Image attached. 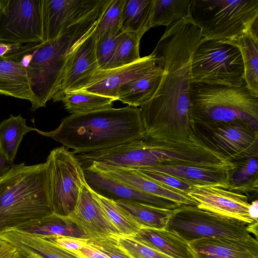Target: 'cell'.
<instances>
[{
  "mask_svg": "<svg viewBox=\"0 0 258 258\" xmlns=\"http://www.w3.org/2000/svg\"><path fill=\"white\" fill-rule=\"evenodd\" d=\"M124 1H111L97 24L96 38L110 30L115 29L120 31Z\"/></svg>",
  "mask_w": 258,
  "mask_h": 258,
  "instance_id": "cell-36",
  "label": "cell"
},
{
  "mask_svg": "<svg viewBox=\"0 0 258 258\" xmlns=\"http://www.w3.org/2000/svg\"><path fill=\"white\" fill-rule=\"evenodd\" d=\"M247 224L196 206L182 205L175 209L165 229L187 242L203 238L246 240L252 236Z\"/></svg>",
  "mask_w": 258,
  "mask_h": 258,
  "instance_id": "cell-8",
  "label": "cell"
},
{
  "mask_svg": "<svg viewBox=\"0 0 258 258\" xmlns=\"http://www.w3.org/2000/svg\"><path fill=\"white\" fill-rule=\"evenodd\" d=\"M34 131L72 149L75 154L109 149L145 138L140 110L128 105L71 114L54 130Z\"/></svg>",
  "mask_w": 258,
  "mask_h": 258,
  "instance_id": "cell-3",
  "label": "cell"
},
{
  "mask_svg": "<svg viewBox=\"0 0 258 258\" xmlns=\"http://www.w3.org/2000/svg\"><path fill=\"white\" fill-rule=\"evenodd\" d=\"M189 244L195 258H258L257 240L203 238Z\"/></svg>",
  "mask_w": 258,
  "mask_h": 258,
  "instance_id": "cell-20",
  "label": "cell"
},
{
  "mask_svg": "<svg viewBox=\"0 0 258 258\" xmlns=\"http://www.w3.org/2000/svg\"><path fill=\"white\" fill-rule=\"evenodd\" d=\"M83 169L86 182L91 189L107 199L113 201H134L171 210L180 206L170 200L138 190L97 171L88 168H83Z\"/></svg>",
  "mask_w": 258,
  "mask_h": 258,
  "instance_id": "cell-17",
  "label": "cell"
},
{
  "mask_svg": "<svg viewBox=\"0 0 258 258\" xmlns=\"http://www.w3.org/2000/svg\"><path fill=\"white\" fill-rule=\"evenodd\" d=\"M75 254L80 258H109L88 244L81 247Z\"/></svg>",
  "mask_w": 258,
  "mask_h": 258,
  "instance_id": "cell-41",
  "label": "cell"
},
{
  "mask_svg": "<svg viewBox=\"0 0 258 258\" xmlns=\"http://www.w3.org/2000/svg\"><path fill=\"white\" fill-rule=\"evenodd\" d=\"M0 239L14 246L24 254H34L42 258H80L47 238L20 229H10L0 233Z\"/></svg>",
  "mask_w": 258,
  "mask_h": 258,
  "instance_id": "cell-21",
  "label": "cell"
},
{
  "mask_svg": "<svg viewBox=\"0 0 258 258\" xmlns=\"http://www.w3.org/2000/svg\"><path fill=\"white\" fill-rule=\"evenodd\" d=\"M19 255L14 246L0 239V258H17Z\"/></svg>",
  "mask_w": 258,
  "mask_h": 258,
  "instance_id": "cell-42",
  "label": "cell"
},
{
  "mask_svg": "<svg viewBox=\"0 0 258 258\" xmlns=\"http://www.w3.org/2000/svg\"><path fill=\"white\" fill-rule=\"evenodd\" d=\"M53 213L46 162L13 165L0 179V233L32 227Z\"/></svg>",
  "mask_w": 258,
  "mask_h": 258,
  "instance_id": "cell-4",
  "label": "cell"
},
{
  "mask_svg": "<svg viewBox=\"0 0 258 258\" xmlns=\"http://www.w3.org/2000/svg\"><path fill=\"white\" fill-rule=\"evenodd\" d=\"M22 45L0 41V57L6 56L17 51Z\"/></svg>",
  "mask_w": 258,
  "mask_h": 258,
  "instance_id": "cell-43",
  "label": "cell"
},
{
  "mask_svg": "<svg viewBox=\"0 0 258 258\" xmlns=\"http://www.w3.org/2000/svg\"><path fill=\"white\" fill-rule=\"evenodd\" d=\"M257 157H251L234 162L235 167L230 174L227 189L241 194L257 191Z\"/></svg>",
  "mask_w": 258,
  "mask_h": 258,
  "instance_id": "cell-31",
  "label": "cell"
},
{
  "mask_svg": "<svg viewBox=\"0 0 258 258\" xmlns=\"http://www.w3.org/2000/svg\"><path fill=\"white\" fill-rule=\"evenodd\" d=\"M129 237L172 258H195L189 243L166 229L142 227Z\"/></svg>",
  "mask_w": 258,
  "mask_h": 258,
  "instance_id": "cell-22",
  "label": "cell"
},
{
  "mask_svg": "<svg viewBox=\"0 0 258 258\" xmlns=\"http://www.w3.org/2000/svg\"><path fill=\"white\" fill-rule=\"evenodd\" d=\"M17 258H32L30 255H25L19 253V256Z\"/></svg>",
  "mask_w": 258,
  "mask_h": 258,
  "instance_id": "cell-47",
  "label": "cell"
},
{
  "mask_svg": "<svg viewBox=\"0 0 258 258\" xmlns=\"http://www.w3.org/2000/svg\"><path fill=\"white\" fill-rule=\"evenodd\" d=\"M87 244L109 258H131L119 246L116 236L108 237L96 241L88 240Z\"/></svg>",
  "mask_w": 258,
  "mask_h": 258,
  "instance_id": "cell-39",
  "label": "cell"
},
{
  "mask_svg": "<svg viewBox=\"0 0 258 258\" xmlns=\"http://www.w3.org/2000/svg\"><path fill=\"white\" fill-rule=\"evenodd\" d=\"M13 165L9 162L0 150V179L9 171Z\"/></svg>",
  "mask_w": 258,
  "mask_h": 258,
  "instance_id": "cell-44",
  "label": "cell"
},
{
  "mask_svg": "<svg viewBox=\"0 0 258 258\" xmlns=\"http://www.w3.org/2000/svg\"><path fill=\"white\" fill-rule=\"evenodd\" d=\"M43 0H0V41L43 42Z\"/></svg>",
  "mask_w": 258,
  "mask_h": 258,
  "instance_id": "cell-10",
  "label": "cell"
},
{
  "mask_svg": "<svg viewBox=\"0 0 258 258\" xmlns=\"http://www.w3.org/2000/svg\"><path fill=\"white\" fill-rule=\"evenodd\" d=\"M165 73L158 64L144 76L122 86L118 91V100L128 106L140 107L153 96Z\"/></svg>",
  "mask_w": 258,
  "mask_h": 258,
  "instance_id": "cell-24",
  "label": "cell"
},
{
  "mask_svg": "<svg viewBox=\"0 0 258 258\" xmlns=\"http://www.w3.org/2000/svg\"><path fill=\"white\" fill-rule=\"evenodd\" d=\"M69 217L83 231L89 241L120 235L86 182L81 187L75 208Z\"/></svg>",
  "mask_w": 258,
  "mask_h": 258,
  "instance_id": "cell-16",
  "label": "cell"
},
{
  "mask_svg": "<svg viewBox=\"0 0 258 258\" xmlns=\"http://www.w3.org/2000/svg\"><path fill=\"white\" fill-rule=\"evenodd\" d=\"M247 230L248 232L254 234L256 238L257 237V221H254L251 224H248L247 226Z\"/></svg>",
  "mask_w": 258,
  "mask_h": 258,
  "instance_id": "cell-46",
  "label": "cell"
},
{
  "mask_svg": "<svg viewBox=\"0 0 258 258\" xmlns=\"http://www.w3.org/2000/svg\"><path fill=\"white\" fill-rule=\"evenodd\" d=\"M193 124L195 132L226 157L238 161L257 157V129L243 122Z\"/></svg>",
  "mask_w": 258,
  "mask_h": 258,
  "instance_id": "cell-11",
  "label": "cell"
},
{
  "mask_svg": "<svg viewBox=\"0 0 258 258\" xmlns=\"http://www.w3.org/2000/svg\"><path fill=\"white\" fill-rule=\"evenodd\" d=\"M45 237L61 247L74 254L81 247L86 245L88 240L60 235Z\"/></svg>",
  "mask_w": 258,
  "mask_h": 258,
  "instance_id": "cell-40",
  "label": "cell"
},
{
  "mask_svg": "<svg viewBox=\"0 0 258 258\" xmlns=\"http://www.w3.org/2000/svg\"><path fill=\"white\" fill-rule=\"evenodd\" d=\"M199 208L250 224L254 221L249 216L250 204L242 194L212 185H195L187 194Z\"/></svg>",
  "mask_w": 258,
  "mask_h": 258,
  "instance_id": "cell-13",
  "label": "cell"
},
{
  "mask_svg": "<svg viewBox=\"0 0 258 258\" xmlns=\"http://www.w3.org/2000/svg\"><path fill=\"white\" fill-rule=\"evenodd\" d=\"M191 82L237 86L246 83L240 50L233 45L202 37L192 56Z\"/></svg>",
  "mask_w": 258,
  "mask_h": 258,
  "instance_id": "cell-7",
  "label": "cell"
},
{
  "mask_svg": "<svg viewBox=\"0 0 258 258\" xmlns=\"http://www.w3.org/2000/svg\"><path fill=\"white\" fill-rule=\"evenodd\" d=\"M124 33L112 29L96 38L95 53L99 69H109Z\"/></svg>",
  "mask_w": 258,
  "mask_h": 258,
  "instance_id": "cell-34",
  "label": "cell"
},
{
  "mask_svg": "<svg viewBox=\"0 0 258 258\" xmlns=\"http://www.w3.org/2000/svg\"><path fill=\"white\" fill-rule=\"evenodd\" d=\"M192 0H153L151 28L168 27L187 17Z\"/></svg>",
  "mask_w": 258,
  "mask_h": 258,
  "instance_id": "cell-32",
  "label": "cell"
},
{
  "mask_svg": "<svg viewBox=\"0 0 258 258\" xmlns=\"http://www.w3.org/2000/svg\"><path fill=\"white\" fill-rule=\"evenodd\" d=\"M189 116L192 124L243 122L257 129L258 97L241 86L191 83Z\"/></svg>",
  "mask_w": 258,
  "mask_h": 258,
  "instance_id": "cell-5",
  "label": "cell"
},
{
  "mask_svg": "<svg viewBox=\"0 0 258 258\" xmlns=\"http://www.w3.org/2000/svg\"><path fill=\"white\" fill-rule=\"evenodd\" d=\"M145 176L163 185L188 194L195 185L177 177L147 167L136 169Z\"/></svg>",
  "mask_w": 258,
  "mask_h": 258,
  "instance_id": "cell-38",
  "label": "cell"
},
{
  "mask_svg": "<svg viewBox=\"0 0 258 258\" xmlns=\"http://www.w3.org/2000/svg\"><path fill=\"white\" fill-rule=\"evenodd\" d=\"M223 42L233 45L240 50L247 87L253 96L258 97V20L246 32Z\"/></svg>",
  "mask_w": 258,
  "mask_h": 258,
  "instance_id": "cell-23",
  "label": "cell"
},
{
  "mask_svg": "<svg viewBox=\"0 0 258 258\" xmlns=\"http://www.w3.org/2000/svg\"><path fill=\"white\" fill-rule=\"evenodd\" d=\"M92 191L107 218L118 231L120 235L131 237L135 235L141 228L131 216L114 201Z\"/></svg>",
  "mask_w": 258,
  "mask_h": 258,
  "instance_id": "cell-33",
  "label": "cell"
},
{
  "mask_svg": "<svg viewBox=\"0 0 258 258\" xmlns=\"http://www.w3.org/2000/svg\"><path fill=\"white\" fill-rule=\"evenodd\" d=\"M84 168L108 175L138 190L174 202L179 206H197V203L187 194L156 182L135 169L104 167L89 165Z\"/></svg>",
  "mask_w": 258,
  "mask_h": 258,
  "instance_id": "cell-19",
  "label": "cell"
},
{
  "mask_svg": "<svg viewBox=\"0 0 258 258\" xmlns=\"http://www.w3.org/2000/svg\"><path fill=\"white\" fill-rule=\"evenodd\" d=\"M53 213L69 217L74 211L82 185L84 169L75 154L63 146L50 152L46 161Z\"/></svg>",
  "mask_w": 258,
  "mask_h": 258,
  "instance_id": "cell-9",
  "label": "cell"
},
{
  "mask_svg": "<svg viewBox=\"0 0 258 258\" xmlns=\"http://www.w3.org/2000/svg\"><path fill=\"white\" fill-rule=\"evenodd\" d=\"M116 239L119 246L131 258H172L129 237L118 235Z\"/></svg>",
  "mask_w": 258,
  "mask_h": 258,
  "instance_id": "cell-37",
  "label": "cell"
},
{
  "mask_svg": "<svg viewBox=\"0 0 258 258\" xmlns=\"http://www.w3.org/2000/svg\"><path fill=\"white\" fill-rule=\"evenodd\" d=\"M157 58L152 53L124 66L98 70L87 85L80 91L116 98L123 85L137 79L157 66ZM79 91V90H78Z\"/></svg>",
  "mask_w": 258,
  "mask_h": 258,
  "instance_id": "cell-15",
  "label": "cell"
},
{
  "mask_svg": "<svg viewBox=\"0 0 258 258\" xmlns=\"http://www.w3.org/2000/svg\"><path fill=\"white\" fill-rule=\"evenodd\" d=\"M42 236L60 235L88 239L83 231L69 217L54 213L44 218L37 224L23 230Z\"/></svg>",
  "mask_w": 258,
  "mask_h": 258,
  "instance_id": "cell-30",
  "label": "cell"
},
{
  "mask_svg": "<svg viewBox=\"0 0 258 258\" xmlns=\"http://www.w3.org/2000/svg\"><path fill=\"white\" fill-rule=\"evenodd\" d=\"M0 94L33 101L25 69L6 56L0 57Z\"/></svg>",
  "mask_w": 258,
  "mask_h": 258,
  "instance_id": "cell-25",
  "label": "cell"
},
{
  "mask_svg": "<svg viewBox=\"0 0 258 258\" xmlns=\"http://www.w3.org/2000/svg\"><path fill=\"white\" fill-rule=\"evenodd\" d=\"M202 37L231 41L258 20V0H192L187 18Z\"/></svg>",
  "mask_w": 258,
  "mask_h": 258,
  "instance_id": "cell-6",
  "label": "cell"
},
{
  "mask_svg": "<svg viewBox=\"0 0 258 258\" xmlns=\"http://www.w3.org/2000/svg\"><path fill=\"white\" fill-rule=\"evenodd\" d=\"M248 213L250 217L254 221H257L258 218V201L257 200L250 204L248 208Z\"/></svg>",
  "mask_w": 258,
  "mask_h": 258,
  "instance_id": "cell-45",
  "label": "cell"
},
{
  "mask_svg": "<svg viewBox=\"0 0 258 258\" xmlns=\"http://www.w3.org/2000/svg\"><path fill=\"white\" fill-rule=\"evenodd\" d=\"M101 0H43V41L57 37L64 29L90 13Z\"/></svg>",
  "mask_w": 258,
  "mask_h": 258,
  "instance_id": "cell-14",
  "label": "cell"
},
{
  "mask_svg": "<svg viewBox=\"0 0 258 258\" xmlns=\"http://www.w3.org/2000/svg\"><path fill=\"white\" fill-rule=\"evenodd\" d=\"M202 38L186 18L166 27L152 54L165 74L153 96L140 107L145 139L185 141L194 133L189 116L191 61Z\"/></svg>",
  "mask_w": 258,
  "mask_h": 258,
  "instance_id": "cell-1",
  "label": "cell"
},
{
  "mask_svg": "<svg viewBox=\"0 0 258 258\" xmlns=\"http://www.w3.org/2000/svg\"><path fill=\"white\" fill-rule=\"evenodd\" d=\"M97 26V25L82 40L69 56L59 89L52 98L53 101H58L64 93L83 89L99 69L95 53Z\"/></svg>",
  "mask_w": 258,
  "mask_h": 258,
  "instance_id": "cell-12",
  "label": "cell"
},
{
  "mask_svg": "<svg viewBox=\"0 0 258 258\" xmlns=\"http://www.w3.org/2000/svg\"><path fill=\"white\" fill-rule=\"evenodd\" d=\"M153 0H124L120 31L141 38L151 29Z\"/></svg>",
  "mask_w": 258,
  "mask_h": 258,
  "instance_id": "cell-26",
  "label": "cell"
},
{
  "mask_svg": "<svg viewBox=\"0 0 258 258\" xmlns=\"http://www.w3.org/2000/svg\"><path fill=\"white\" fill-rule=\"evenodd\" d=\"M110 2L101 0L90 13L65 28L54 39L25 43L6 55L25 69L33 97L32 111L45 107L57 92L69 56L97 26Z\"/></svg>",
  "mask_w": 258,
  "mask_h": 258,
  "instance_id": "cell-2",
  "label": "cell"
},
{
  "mask_svg": "<svg viewBox=\"0 0 258 258\" xmlns=\"http://www.w3.org/2000/svg\"><path fill=\"white\" fill-rule=\"evenodd\" d=\"M34 128L26 124V119L20 114L0 122V150L9 162L13 164L23 136Z\"/></svg>",
  "mask_w": 258,
  "mask_h": 258,
  "instance_id": "cell-29",
  "label": "cell"
},
{
  "mask_svg": "<svg viewBox=\"0 0 258 258\" xmlns=\"http://www.w3.org/2000/svg\"><path fill=\"white\" fill-rule=\"evenodd\" d=\"M141 38L131 33H124L113 58L110 69L132 63L141 57L140 42Z\"/></svg>",
  "mask_w": 258,
  "mask_h": 258,
  "instance_id": "cell-35",
  "label": "cell"
},
{
  "mask_svg": "<svg viewBox=\"0 0 258 258\" xmlns=\"http://www.w3.org/2000/svg\"><path fill=\"white\" fill-rule=\"evenodd\" d=\"M114 202L124 210L141 228L165 229L170 217L175 210L158 208L130 200H117Z\"/></svg>",
  "mask_w": 258,
  "mask_h": 258,
  "instance_id": "cell-27",
  "label": "cell"
},
{
  "mask_svg": "<svg viewBox=\"0 0 258 258\" xmlns=\"http://www.w3.org/2000/svg\"><path fill=\"white\" fill-rule=\"evenodd\" d=\"M116 100V98L79 90L64 93L58 101L63 102L69 113L78 114L110 108Z\"/></svg>",
  "mask_w": 258,
  "mask_h": 258,
  "instance_id": "cell-28",
  "label": "cell"
},
{
  "mask_svg": "<svg viewBox=\"0 0 258 258\" xmlns=\"http://www.w3.org/2000/svg\"><path fill=\"white\" fill-rule=\"evenodd\" d=\"M25 255H30L32 258H42L40 256H38L34 255V254H25Z\"/></svg>",
  "mask_w": 258,
  "mask_h": 258,
  "instance_id": "cell-48",
  "label": "cell"
},
{
  "mask_svg": "<svg viewBox=\"0 0 258 258\" xmlns=\"http://www.w3.org/2000/svg\"><path fill=\"white\" fill-rule=\"evenodd\" d=\"M144 167L169 174L195 185H212L227 189L231 172L235 167V163H163Z\"/></svg>",
  "mask_w": 258,
  "mask_h": 258,
  "instance_id": "cell-18",
  "label": "cell"
}]
</instances>
